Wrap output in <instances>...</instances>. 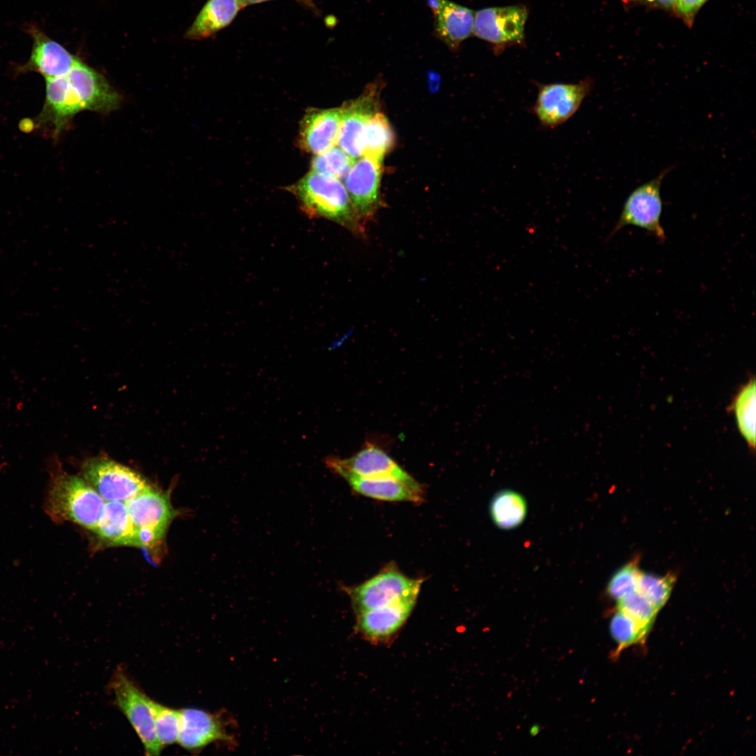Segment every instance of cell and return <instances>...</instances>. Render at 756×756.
I'll list each match as a JSON object with an SVG mask.
<instances>
[{"instance_id": "cell-19", "label": "cell", "mask_w": 756, "mask_h": 756, "mask_svg": "<svg viewBox=\"0 0 756 756\" xmlns=\"http://www.w3.org/2000/svg\"><path fill=\"white\" fill-rule=\"evenodd\" d=\"M435 16V31L438 38L449 48L456 50L473 32L475 15L470 9L440 0Z\"/></svg>"}, {"instance_id": "cell-6", "label": "cell", "mask_w": 756, "mask_h": 756, "mask_svg": "<svg viewBox=\"0 0 756 756\" xmlns=\"http://www.w3.org/2000/svg\"><path fill=\"white\" fill-rule=\"evenodd\" d=\"M114 703L127 719L141 740L146 755H158L162 750L155 732L150 698L121 668L109 682Z\"/></svg>"}, {"instance_id": "cell-11", "label": "cell", "mask_w": 756, "mask_h": 756, "mask_svg": "<svg viewBox=\"0 0 756 756\" xmlns=\"http://www.w3.org/2000/svg\"><path fill=\"white\" fill-rule=\"evenodd\" d=\"M326 464L330 470L342 477L352 475L369 479H393L424 493L419 482L386 452L373 444H368L347 458L329 457L326 460Z\"/></svg>"}, {"instance_id": "cell-16", "label": "cell", "mask_w": 756, "mask_h": 756, "mask_svg": "<svg viewBox=\"0 0 756 756\" xmlns=\"http://www.w3.org/2000/svg\"><path fill=\"white\" fill-rule=\"evenodd\" d=\"M374 106V94L370 93L341 108L337 144L354 160L363 155L364 132Z\"/></svg>"}, {"instance_id": "cell-10", "label": "cell", "mask_w": 756, "mask_h": 756, "mask_svg": "<svg viewBox=\"0 0 756 756\" xmlns=\"http://www.w3.org/2000/svg\"><path fill=\"white\" fill-rule=\"evenodd\" d=\"M125 504L138 530L141 547H151L158 543L174 516L167 495L150 487Z\"/></svg>"}, {"instance_id": "cell-23", "label": "cell", "mask_w": 756, "mask_h": 756, "mask_svg": "<svg viewBox=\"0 0 756 756\" xmlns=\"http://www.w3.org/2000/svg\"><path fill=\"white\" fill-rule=\"evenodd\" d=\"M738 430L751 449L755 447V381L743 386L731 404Z\"/></svg>"}, {"instance_id": "cell-9", "label": "cell", "mask_w": 756, "mask_h": 756, "mask_svg": "<svg viewBox=\"0 0 756 756\" xmlns=\"http://www.w3.org/2000/svg\"><path fill=\"white\" fill-rule=\"evenodd\" d=\"M673 168V166H671L664 169L655 178L638 186L629 195L608 239L624 227L634 225L645 230L660 241L666 240L661 223L663 208L661 186L664 178Z\"/></svg>"}, {"instance_id": "cell-7", "label": "cell", "mask_w": 756, "mask_h": 756, "mask_svg": "<svg viewBox=\"0 0 756 756\" xmlns=\"http://www.w3.org/2000/svg\"><path fill=\"white\" fill-rule=\"evenodd\" d=\"M80 474L105 501L126 502L151 487L139 473L106 457L84 461Z\"/></svg>"}, {"instance_id": "cell-25", "label": "cell", "mask_w": 756, "mask_h": 756, "mask_svg": "<svg viewBox=\"0 0 756 756\" xmlns=\"http://www.w3.org/2000/svg\"><path fill=\"white\" fill-rule=\"evenodd\" d=\"M156 738L162 748L177 743L180 731V710L164 706L150 698Z\"/></svg>"}, {"instance_id": "cell-15", "label": "cell", "mask_w": 756, "mask_h": 756, "mask_svg": "<svg viewBox=\"0 0 756 756\" xmlns=\"http://www.w3.org/2000/svg\"><path fill=\"white\" fill-rule=\"evenodd\" d=\"M416 599L396 602L356 615V628L364 638L378 643L390 640L402 628Z\"/></svg>"}, {"instance_id": "cell-31", "label": "cell", "mask_w": 756, "mask_h": 756, "mask_svg": "<svg viewBox=\"0 0 756 756\" xmlns=\"http://www.w3.org/2000/svg\"><path fill=\"white\" fill-rule=\"evenodd\" d=\"M706 1L707 0H678L673 8V11L676 13L678 17H680L682 19L685 24L688 26H691L694 22L696 13Z\"/></svg>"}, {"instance_id": "cell-32", "label": "cell", "mask_w": 756, "mask_h": 756, "mask_svg": "<svg viewBox=\"0 0 756 756\" xmlns=\"http://www.w3.org/2000/svg\"><path fill=\"white\" fill-rule=\"evenodd\" d=\"M626 3L634 2L635 4L664 9L673 8V10L678 0H626Z\"/></svg>"}, {"instance_id": "cell-2", "label": "cell", "mask_w": 756, "mask_h": 756, "mask_svg": "<svg viewBox=\"0 0 756 756\" xmlns=\"http://www.w3.org/2000/svg\"><path fill=\"white\" fill-rule=\"evenodd\" d=\"M49 467L48 514L56 522L69 521L94 531L105 500L82 477L65 472L56 458Z\"/></svg>"}, {"instance_id": "cell-20", "label": "cell", "mask_w": 756, "mask_h": 756, "mask_svg": "<svg viewBox=\"0 0 756 756\" xmlns=\"http://www.w3.org/2000/svg\"><path fill=\"white\" fill-rule=\"evenodd\" d=\"M244 8L241 0H207L186 37L191 40L210 37L230 25Z\"/></svg>"}, {"instance_id": "cell-33", "label": "cell", "mask_w": 756, "mask_h": 756, "mask_svg": "<svg viewBox=\"0 0 756 756\" xmlns=\"http://www.w3.org/2000/svg\"><path fill=\"white\" fill-rule=\"evenodd\" d=\"M241 1L243 2V4H244V7H246L247 6L254 5V4H260V3L266 2V1H271V0H241Z\"/></svg>"}, {"instance_id": "cell-27", "label": "cell", "mask_w": 756, "mask_h": 756, "mask_svg": "<svg viewBox=\"0 0 756 756\" xmlns=\"http://www.w3.org/2000/svg\"><path fill=\"white\" fill-rule=\"evenodd\" d=\"M355 160L335 146L315 155L312 161V172L340 179L346 176Z\"/></svg>"}, {"instance_id": "cell-13", "label": "cell", "mask_w": 756, "mask_h": 756, "mask_svg": "<svg viewBox=\"0 0 756 756\" xmlns=\"http://www.w3.org/2000/svg\"><path fill=\"white\" fill-rule=\"evenodd\" d=\"M527 10L523 6L486 8L475 15L473 33L496 46L520 43Z\"/></svg>"}, {"instance_id": "cell-12", "label": "cell", "mask_w": 756, "mask_h": 756, "mask_svg": "<svg viewBox=\"0 0 756 756\" xmlns=\"http://www.w3.org/2000/svg\"><path fill=\"white\" fill-rule=\"evenodd\" d=\"M381 164L382 160L363 155L345 176L344 187L363 223L374 216L379 204Z\"/></svg>"}, {"instance_id": "cell-1", "label": "cell", "mask_w": 756, "mask_h": 756, "mask_svg": "<svg viewBox=\"0 0 756 756\" xmlns=\"http://www.w3.org/2000/svg\"><path fill=\"white\" fill-rule=\"evenodd\" d=\"M120 102L118 92L101 74L78 60L66 75L46 79L45 102L36 123L50 126L57 137L78 112L108 113Z\"/></svg>"}, {"instance_id": "cell-4", "label": "cell", "mask_w": 756, "mask_h": 756, "mask_svg": "<svg viewBox=\"0 0 756 756\" xmlns=\"http://www.w3.org/2000/svg\"><path fill=\"white\" fill-rule=\"evenodd\" d=\"M180 710V731L177 743L192 754H199L215 743L234 748L238 745L237 722L223 709L214 713L195 708Z\"/></svg>"}, {"instance_id": "cell-3", "label": "cell", "mask_w": 756, "mask_h": 756, "mask_svg": "<svg viewBox=\"0 0 756 756\" xmlns=\"http://www.w3.org/2000/svg\"><path fill=\"white\" fill-rule=\"evenodd\" d=\"M289 190L309 217L324 218L356 234H363L364 223L340 179L311 171Z\"/></svg>"}, {"instance_id": "cell-24", "label": "cell", "mask_w": 756, "mask_h": 756, "mask_svg": "<svg viewBox=\"0 0 756 756\" xmlns=\"http://www.w3.org/2000/svg\"><path fill=\"white\" fill-rule=\"evenodd\" d=\"M393 134L386 118L380 113H374L368 119L363 136V155L382 160L393 146Z\"/></svg>"}, {"instance_id": "cell-17", "label": "cell", "mask_w": 756, "mask_h": 756, "mask_svg": "<svg viewBox=\"0 0 756 756\" xmlns=\"http://www.w3.org/2000/svg\"><path fill=\"white\" fill-rule=\"evenodd\" d=\"M341 108L309 112L303 118L300 132L302 148L317 155L337 144Z\"/></svg>"}, {"instance_id": "cell-8", "label": "cell", "mask_w": 756, "mask_h": 756, "mask_svg": "<svg viewBox=\"0 0 756 756\" xmlns=\"http://www.w3.org/2000/svg\"><path fill=\"white\" fill-rule=\"evenodd\" d=\"M531 112L543 129H554L568 121L580 108L594 88L592 78L578 83H536Z\"/></svg>"}, {"instance_id": "cell-22", "label": "cell", "mask_w": 756, "mask_h": 756, "mask_svg": "<svg viewBox=\"0 0 756 756\" xmlns=\"http://www.w3.org/2000/svg\"><path fill=\"white\" fill-rule=\"evenodd\" d=\"M490 512L495 524L503 529L519 526L526 514V503L518 493L503 490L496 493L490 505Z\"/></svg>"}, {"instance_id": "cell-29", "label": "cell", "mask_w": 756, "mask_h": 756, "mask_svg": "<svg viewBox=\"0 0 756 756\" xmlns=\"http://www.w3.org/2000/svg\"><path fill=\"white\" fill-rule=\"evenodd\" d=\"M610 634L621 651L644 639L648 633L631 617L617 610L610 620Z\"/></svg>"}, {"instance_id": "cell-30", "label": "cell", "mask_w": 756, "mask_h": 756, "mask_svg": "<svg viewBox=\"0 0 756 756\" xmlns=\"http://www.w3.org/2000/svg\"><path fill=\"white\" fill-rule=\"evenodd\" d=\"M640 573L638 561H631L621 567L612 576L607 586V593L617 601L637 590Z\"/></svg>"}, {"instance_id": "cell-26", "label": "cell", "mask_w": 756, "mask_h": 756, "mask_svg": "<svg viewBox=\"0 0 756 756\" xmlns=\"http://www.w3.org/2000/svg\"><path fill=\"white\" fill-rule=\"evenodd\" d=\"M676 580L672 573L658 576L640 571L637 590L659 610L668 601Z\"/></svg>"}, {"instance_id": "cell-28", "label": "cell", "mask_w": 756, "mask_h": 756, "mask_svg": "<svg viewBox=\"0 0 756 756\" xmlns=\"http://www.w3.org/2000/svg\"><path fill=\"white\" fill-rule=\"evenodd\" d=\"M617 602V610L631 617L649 631L659 610L647 598L636 590Z\"/></svg>"}, {"instance_id": "cell-34", "label": "cell", "mask_w": 756, "mask_h": 756, "mask_svg": "<svg viewBox=\"0 0 756 756\" xmlns=\"http://www.w3.org/2000/svg\"><path fill=\"white\" fill-rule=\"evenodd\" d=\"M427 1L433 12L435 13L438 8L440 0H427Z\"/></svg>"}, {"instance_id": "cell-18", "label": "cell", "mask_w": 756, "mask_h": 756, "mask_svg": "<svg viewBox=\"0 0 756 756\" xmlns=\"http://www.w3.org/2000/svg\"><path fill=\"white\" fill-rule=\"evenodd\" d=\"M93 532L109 545L141 547L125 502L106 501Z\"/></svg>"}, {"instance_id": "cell-5", "label": "cell", "mask_w": 756, "mask_h": 756, "mask_svg": "<svg viewBox=\"0 0 756 756\" xmlns=\"http://www.w3.org/2000/svg\"><path fill=\"white\" fill-rule=\"evenodd\" d=\"M423 579L408 578L394 566H388L365 582L343 587L356 615L396 602L416 599Z\"/></svg>"}, {"instance_id": "cell-21", "label": "cell", "mask_w": 756, "mask_h": 756, "mask_svg": "<svg viewBox=\"0 0 756 756\" xmlns=\"http://www.w3.org/2000/svg\"><path fill=\"white\" fill-rule=\"evenodd\" d=\"M353 490L363 496L386 501L420 503L424 493L393 479H369L352 475L343 476Z\"/></svg>"}, {"instance_id": "cell-14", "label": "cell", "mask_w": 756, "mask_h": 756, "mask_svg": "<svg viewBox=\"0 0 756 756\" xmlns=\"http://www.w3.org/2000/svg\"><path fill=\"white\" fill-rule=\"evenodd\" d=\"M26 29L32 49L29 59L18 67V73L36 72L46 79L55 78L66 75L79 60L38 27L29 24Z\"/></svg>"}]
</instances>
